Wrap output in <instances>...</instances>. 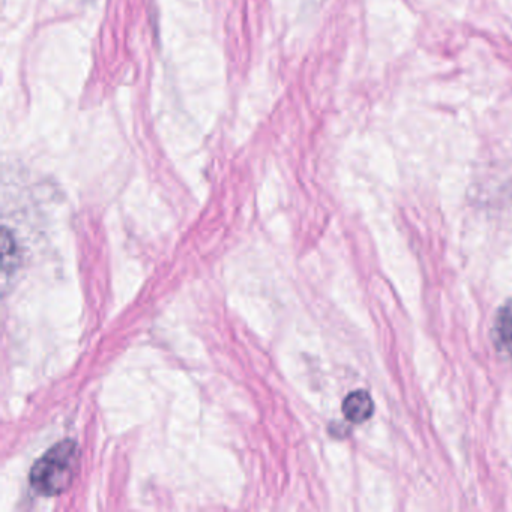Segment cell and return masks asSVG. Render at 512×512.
<instances>
[{
    "instance_id": "3",
    "label": "cell",
    "mask_w": 512,
    "mask_h": 512,
    "mask_svg": "<svg viewBox=\"0 0 512 512\" xmlns=\"http://www.w3.org/2000/svg\"><path fill=\"white\" fill-rule=\"evenodd\" d=\"M493 338L497 349L512 356V299L497 311L493 326Z\"/></svg>"
},
{
    "instance_id": "2",
    "label": "cell",
    "mask_w": 512,
    "mask_h": 512,
    "mask_svg": "<svg viewBox=\"0 0 512 512\" xmlns=\"http://www.w3.org/2000/svg\"><path fill=\"white\" fill-rule=\"evenodd\" d=\"M343 413L347 421L362 424L373 416L374 403L367 391H355L343 401Z\"/></svg>"
},
{
    "instance_id": "1",
    "label": "cell",
    "mask_w": 512,
    "mask_h": 512,
    "mask_svg": "<svg viewBox=\"0 0 512 512\" xmlns=\"http://www.w3.org/2000/svg\"><path fill=\"white\" fill-rule=\"evenodd\" d=\"M79 470V446L67 439L49 449L31 470V484L43 496H58L73 484Z\"/></svg>"
}]
</instances>
